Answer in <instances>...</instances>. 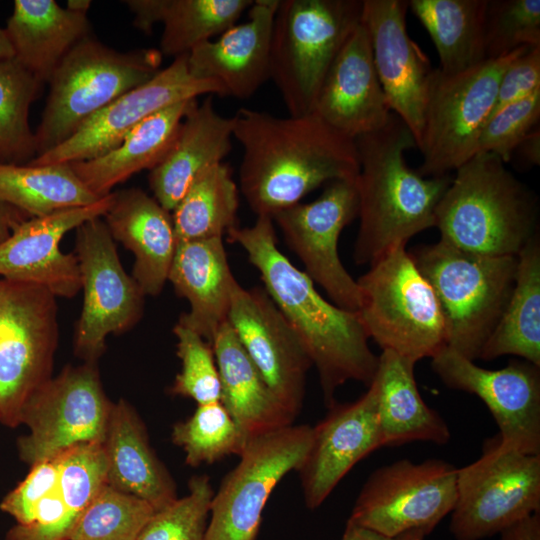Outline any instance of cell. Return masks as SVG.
<instances>
[{
	"instance_id": "8d00e7d4",
	"label": "cell",
	"mask_w": 540,
	"mask_h": 540,
	"mask_svg": "<svg viewBox=\"0 0 540 540\" xmlns=\"http://www.w3.org/2000/svg\"><path fill=\"white\" fill-rule=\"evenodd\" d=\"M253 0H164L162 55L188 54L235 25Z\"/></svg>"
},
{
	"instance_id": "8992f818",
	"label": "cell",
	"mask_w": 540,
	"mask_h": 540,
	"mask_svg": "<svg viewBox=\"0 0 540 540\" xmlns=\"http://www.w3.org/2000/svg\"><path fill=\"white\" fill-rule=\"evenodd\" d=\"M157 49L114 50L91 35L61 61L35 133L36 157L69 139L89 118L161 69Z\"/></svg>"
},
{
	"instance_id": "7dc6e473",
	"label": "cell",
	"mask_w": 540,
	"mask_h": 540,
	"mask_svg": "<svg viewBox=\"0 0 540 540\" xmlns=\"http://www.w3.org/2000/svg\"><path fill=\"white\" fill-rule=\"evenodd\" d=\"M124 3L134 14L133 24L145 33H151L157 23H161L164 0H127Z\"/></svg>"
},
{
	"instance_id": "d590c367",
	"label": "cell",
	"mask_w": 540,
	"mask_h": 540,
	"mask_svg": "<svg viewBox=\"0 0 540 540\" xmlns=\"http://www.w3.org/2000/svg\"><path fill=\"white\" fill-rule=\"evenodd\" d=\"M238 187L225 163L203 172L171 212L177 243L223 238L237 226Z\"/></svg>"
},
{
	"instance_id": "7402d4cb",
	"label": "cell",
	"mask_w": 540,
	"mask_h": 540,
	"mask_svg": "<svg viewBox=\"0 0 540 540\" xmlns=\"http://www.w3.org/2000/svg\"><path fill=\"white\" fill-rule=\"evenodd\" d=\"M312 429L311 446L298 473L305 503L315 509L359 461L383 447L376 383L372 381L353 402L332 404Z\"/></svg>"
},
{
	"instance_id": "8fae6325",
	"label": "cell",
	"mask_w": 540,
	"mask_h": 540,
	"mask_svg": "<svg viewBox=\"0 0 540 540\" xmlns=\"http://www.w3.org/2000/svg\"><path fill=\"white\" fill-rule=\"evenodd\" d=\"M540 512V454L504 445L498 434L482 454L457 468V498L449 530L456 540H482Z\"/></svg>"
},
{
	"instance_id": "c3c4849f",
	"label": "cell",
	"mask_w": 540,
	"mask_h": 540,
	"mask_svg": "<svg viewBox=\"0 0 540 540\" xmlns=\"http://www.w3.org/2000/svg\"><path fill=\"white\" fill-rule=\"evenodd\" d=\"M499 540H540V512L525 516L499 532Z\"/></svg>"
},
{
	"instance_id": "1f68e13d",
	"label": "cell",
	"mask_w": 540,
	"mask_h": 540,
	"mask_svg": "<svg viewBox=\"0 0 540 540\" xmlns=\"http://www.w3.org/2000/svg\"><path fill=\"white\" fill-rule=\"evenodd\" d=\"M197 99L175 103L143 120L111 151L70 164L75 174L102 198L132 175L153 169L171 148L181 122Z\"/></svg>"
},
{
	"instance_id": "52a82bcc",
	"label": "cell",
	"mask_w": 540,
	"mask_h": 540,
	"mask_svg": "<svg viewBox=\"0 0 540 540\" xmlns=\"http://www.w3.org/2000/svg\"><path fill=\"white\" fill-rule=\"evenodd\" d=\"M356 281L359 319L382 351L416 363L447 347L442 307L405 247L375 261Z\"/></svg>"
},
{
	"instance_id": "74e56055",
	"label": "cell",
	"mask_w": 540,
	"mask_h": 540,
	"mask_svg": "<svg viewBox=\"0 0 540 540\" xmlns=\"http://www.w3.org/2000/svg\"><path fill=\"white\" fill-rule=\"evenodd\" d=\"M41 83L14 57L0 60V162L26 164L36 157L29 110Z\"/></svg>"
},
{
	"instance_id": "3957f363",
	"label": "cell",
	"mask_w": 540,
	"mask_h": 540,
	"mask_svg": "<svg viewBox=\"0 0 540 540\" xmlns=\"http://www.w3.org/2000/svg\"><path fill=\"white\" fill-rule=\"evenodd\" d=\"M355 143L360 164L356 179L360 223L354 260L358 265H371L405 247L415 234L435 227L437 204L452 177H425L406 164L404 153L416 143L394 113L383 128L357 137Z\"/></svg>"
},
{
	"instance_id": "f35d334b",
	"label": "cell",
	"mask_w": 540,
	"mask_h": 540,
	"mask_svg": "<svg viewBox=\"0 0 540 540\" xmlns=\"http://www.w3.org/2000/svg\"><path fill=\"white\" fill-rule=\"evenodd\" d=\"M171 439L192 467L239 457L248 442L221 401L197 405L189 418L173 425Z\"/></svg>"
},
{
	"instance_id": "f5cc1de1",
	"label": "cell",
	"mask_w": 540,
	"mask_h": 540,
	"mask_svg": "<svg viewBox=\"0 0 540 540\" xmlns=\"http://www.w3.org/2000/svg\"><path fill=\"white\" fill-rule=\"evenodd\" d=\"M14 57L12 45L8 39L5 28H0V60Z\"/></svg>"
},
{
	"instance_id": "7bdbcfd3",
	"label": "cell",
	"mask_w": 540,
	"mask_h": 540,
	"mask_svg": "<svg viewBox=\"0 0 540 540\" xmlns=\"http://www.w3.org/2000/svg\"><path fill=\"white\" fill-rule=\"evenodd\" d=\"M173 333L181 370L170 392L193 399L197 405L220 401V376L211 343L179 320Z\"/></svg>"
},
{
	"instance_id": "ab89813d",
	"label": "cell",
	"mask_w": 540,
	"mask_h": 540,
	"mask_svg": "<svg viewBox=\"0 0 540 540\" xmlns=\"http://www.w3.org/2000/svg\"><path fill=\"white\" fill-rule=\"evenodd\" d=\"M155 512L145 500L106 484L81 515L70 540H137Z\"/></svg>"
},
{
	"instance_id": "e575fe53",
	"label": "cell",
	"mask_w": 540,
	"mask_h": 540,
	"mask_svg": "<svg viewBox=\"0 0 540 540\" xmlns=\"http://www.w3.org/2000/svg\"><path fill=\"white\" fill-rule=\"evenodd\" d=\"M100 199L80 180L70 164L0 162V202L30 218L88 206Z\"/></svg>"
},
{
	"instance_id": "db71d44e",
	"label": "cell",
	"mask_w": 540,
	"mask_h": 540,
	"mask_svg": "<svg viewBox=\"0 0 540 540\" xmlns=\"http://www.w3.org/2000/svg\"><path fill=\"white\" fill-rule=\"evenodd\" d=\"M90 6V0H69L67 1L66 8L75 12L87 13Z\"/></svg>"
},
{
	"instance_id": "7c38bea8",
	"label": "cell",
	"mask_w": 540,
	"mask_h": 540,
	"mask_svg": "<svg viewBox=\"0 0 540 540\" xmlns=\"http://www.w3.org/2000/svg\"><path fill=\"white\" fill-rule=\"evenodd\" d=\"M312 434L309 425L291 424L249 439L214 492L204 540H256L272 491L289 472H298Z\"/></svg>"
},
{
	"instance_id": "d6986e66",
	"label": "cell",
	"mask_w": 540,
	"mask_h": 540,
	"mask_svg": "<svg viewBox=\"0 0 540 540\" xmlns=\"http://www.w3.org/2000/svg\"><path fill=\"white\" fill-rule=\"evenodd\" d=\"M227 321L270 391L295 418L313 365L290 324L264 288L245 289L238 282Z\"/></svg>"
},
{
	"instance_id": "f546056e",
	"label": "cell",
	"mask_w": 540,
	"mask_h": 540,
	"mask_svg": "<svg viewBox=\"0 0 540 540\" xmlns=\"http://www.w3.org/2000/svg\"><path fill=\"white\" fill-rule=\"evenodd\" d=\"M415 362L382 351L373 381L377 386V413L383 447L414 441L448 443L450 430L420 395L414 376Z\"/></svg>"
},
{
	"instance_id": "277c9868",
	"label": "cell",
	"mask_w": 540,
	"mask_h": 540,
	"mask_svg": "<svg viewBox=\"0 0 540 540\" xmlns=\"http://www.w3.org/2000/svg\"><path fill=\"white\" fill-rule=\"evenodd\" d=\"M437 204L441 241L488 256H518L538 233L536 196L495 154L478 153L455 170Z\"/></svg>"
},
{
	"instance_id": "d4e9b609",
	"label": "cell",
	"mask_w": 540,
	"mask_h": 540,
	"mask_svg": "<svg viewBox=\"0 0 540 540\" xmlns=\"http://www.w3.org/2000/svg\"><path fill=\"white\" fill-rule=\"evenodd\" d=\"M103 217L113 239L134 254L132 277L144 295H159L177 246L171 212L134 187L114 192Z\"/></svg>"
},
{
	"instance_id": "f6af8a7d",
	"label": "cell",
	"mask_w": 540,
	"mask_h": 540,
	"mask_svg": "<svg viewBox=\"0 0 540 540\" xmlns=\"http://www.w3.org/2000/svg\"><path fill=\"white\" fill-rule=\"evenodd\" d=\"M59 455L31 466L27 476L0 502L2 512L13 517L16 524L32 522L39 503L58 485Z\"/></svg>"
},
{
	"instance_id": "4316f807",
	"label": "cell",
	"mask_w": 540,
	"mask_h": 540,
	"mask_svg": "<svg viewBox=\"0 0 540 540\" xmlns=\"http://www.w3.org/2000/svg\"><path fill=\"white\" fill-rule=\"evenodd\" d=\"M168 281L189 303V311L178 320L211 343L228 320L238 282L228 263L223 238L177 243Z\"/></svg>"
},
{
	"instance_id": "ee69618b",
	"label": "cell",
	"mask_w": 540,
	"mask_h": 540,
	"mask_svg": "<svg viewBox=\"0 0 540 540\" xmlns=\"http://www.w3.org/2000/svg\"><path fill=\"white\" fill-rule=\"evenodd\" d=\"M540 117V89L512 103L485 124L478 140V153H492L504 163L512 159L519 143L535 128Z\"/></svg>"
},
{
	"instance_id": "83f0119b",
	"label": "cell",
	"mask_w": 540,
	"mask_h": 540,
	"mask_svg": "<svg viewBox=\"0 0 540 540\" xmlns=\"http://www.w3.org/2000/svg\"><path fill=\"white\" fill-rule=\"evenodd\" d=\"M103 449L107 485L145 500L155 511L178 498L175 482L152 449L141 418L124 399L112 404Z\"/></svg>"
},
{
	"instance_id": "836d02e7",
	"label": "cell",
	"mask_w": 540,
	"mask_h": 540,
	"mask_svg": "<svg viewBox=\"0 0 540 540\" xmlns=\"http://www.w3.org/2000/svg\"><path fill=\"white\" fill-rule=\"evenodd\" d=\"M488 0H410L408 6L429 33L445 75L486 60L484 19Z\"/></svg>"
},
{
	"instance_id": "e0dca14e",
	"label": "cell",
	"mask_w": 540,
	"mask_h": 540,
	"mask_svg": "<svg viewBox=\"0 0 540 540\" xmlns=\"http://www.w3.org/2000/svg\"><path fill=\"white\" fill-rule=\"evenodd\" d=\"M206 94L225 96L218 83L191 75L187 54L178 56L149 81L124 93L89 118L65 142L28 163L72 164L97 158L117 147L149 116Z\"/></svg>"
},
{
	"instance_id": "4fadbf2b",
	"label": "cell",
	"mask_w": 540,
	"mask_h": 540,
	"mask_svg": "<svg viewBox=\"0 0 540 540\" xmlns=\"http://www.w3.org/2000/svg\"><path fill=\"white\" fill-rule=\"evenodd\" d=\"M112 404L96 363L64 367L23 406L20 425L28 433L17 439L20 460L31 467L74 446L103 442Z\"/></svg>"
},
{
	"instance_id": "ffe728a7",
	"label": "cell",
	"mask_w": 540,
	"mask_h": 540,
	"mask_svg": "<svg viewBox=\"0 0 540 540\" xmlns=\"http://www.w3.org/2000/svg\"><path fill=\"white\" fill-rule=\"evenodd\" d=\"M408 8L405 0H363L361 23L390 110L409 128L417 147L435 68L407 33Z\"/></svg>"
},
{
	"instance_id": "816d5d0a",
	"label": "cell",
	"mask_w": 540,
	"mask_h": 540,
	"mask_svg": "<svg viewBox=\"0 0 540 540\" xmlns=\"http://www.w3.org/2000/svg\"><path fill=\"white\" fill-rule=\"evenodd\" d=\"M341 540H394L370 529L347 521Z\"/></svg>"
},
{
	"instance_id": "ac0fdd59",
	"label": "cell",
	"mask_w": 540,
	"mask_h": 540,
	"mask_svg": "<svg viewBox=\"0 0 540 540\" xmlns=\"http://www.w3.org/2000/svg\"><path fill=\"white\" fill-rule=\"evenodd\" d=\"M431 367L447 387L474 394L486 404L504 445L540 454L539 366L511 360L504 368L489 370L445 347Z\"/></svg>"
},
{
	"instance_id": "2e32d148",
	"label": "cell",
	"mask_w": 540,
	"mask_h": 540,
	"mask_svg": "<svg viewBox=\"0 0 540 540\" xmlns=\"http://www.w3.org/2000/svg\"><path fill=\"white\" fill-rule=\"evenodd\" d=\"M357 216L356 180H335L314 201L300 202L272 218L310 279L332 303L353 312L359 308V288L341 262L338 240Z\"/></svg>"
},
{
	"instance_id": "30bf717a",
	"label": "cell",
	"mask_w": 540,
	"mask_h": 540,
	"mask_svg": "<svg viewBox=\"0 0 540 540\" xmlns=\"http://www.w3.org/2000/svg\"><path fill=\"white\" fill-rule=\"evenodd\" d=\"M56 296L0 278V423L20 425L23 406L52 377L59 339Z\"/></svg>"
},
{
	"instance_id": "f907efd6",
	"label": "cell",
	"mask_w": 540,
	"mask_h": 540,
	"mask_svg": "<svg viewBox=\"0 0 540 540\" xmlns=\"http://www.w3.org/2000/svg\"><path fill=\"white\" fill-rule=\"evenodd\" d=\"M29 218L19 209L0 202V244L11 235L19 224Z\"/></svg>"
},
{
	"instance_id": "9a60e30c",
	"label": "cell",
	"mask_w": 540,
	"mask_h": 540,
	"mask_svg": "<svg viewBox=\"0 0 540 540\" xmlns=\"http://www.w3.org/2000/svg\"><path fill=\"white\" fill-rule=\"evenodd\" d=\"M83 306L74 331V353L84 362L96 363L110 334H121L142 317L144 293L126 273L113 237L102 217L76 228Z\"/></svg>"
},
{
	"instance_id": "4dcf8cb0",
	"label": "cell",
	"mask_w": 540,
	"mask_h": 540,
	"mask_svg": "<svg viewBox=\"0 0 540 540\" xmlns=\"http://www.w3.org/2000/svg\"><path fill=\"white\" fill-rule=\"evenodd\" d=\"M221 383V403L247 440L293 424L225 322L211 341Z\"/></svg>"
},
{
	"instance_id": "f1b7e54d",
	"label": "cell",
	"mask_w": 540,
	"mask_h": 540,
	"mask_svg": "<svg viewBox=\"0 0 540 540\" xmlns=\"http://www.w3.org/2000/svg\"><path fill=\"white\" fill-rule=\"evenodd\" d=\"M14 58L41 84L48 83L64 57L90 36L86 13L54 0H15L5 27Z\"/></svg>"
},
{
	"instance_id": "cb8c5ba5",
	"label": "cell",
	"mask_w": 540,
	"mask_h": 540,
	"mask_svg": "<svg viewBox=\"0 0 540 540\" xmlns=\"http://www.w3.org/2000/svg\"><path fill=\"white\" fill-rule=\"evenodd\" d=\"M279 0H254L248 20L187 54L192 76L218 83L225 96L251 97L270 79V46Z\"/></svg>"
},
{
	"instance_id": "9c48e42d",
	"label": "cell",
	"mask_w": 540,
	"mask_h": 540,
	"mask_svg": "<svg viewBox=\"0 0 540 540\" xmlns=\"http://www.w3.org/2000/svg\"><path fill=\"white\" fill-rule=\"evenodd\" d=\"M528 48L523 46L508 55L486 59L455 75H445L435 68L417 146L423 155L418 171L421 175H448L476 154L500 79L507 66Z\"/></svg>"
},
{
	"instance_id": "6da1fadb",
	"label": "cell",
	"mask_w": 540,
	"mask_h": 540,
	"mask_svg": "<svg viewBox=\"0 0 540 540\" xmlns=\"http://www.w3.org/2000/svg\"><path fill=\"white\" fill-rule=\"evenodd\" d=\"M233 118L243 149L240 189L257 216L273 218L325 183L358 177L355 139L314 112L282 118L241 108Z\"/></svg>"
},
{
	"instance_id": "7a4b0ae2",
	"label": "cell",
	"mask_w": 540,
	"mask_h": 540,
	"mask_svg": "<svg viewBox=\"0 0 540 540\" xmlns=\"http://www.w3.org/2000/svg\"><path fill=\"white\" fill-rule=\"evenodd\" d=\"M227 236L246 252L264 290L301 341L317 369L327 406L335 403L336 390L347 381L369 386L378 357L368 345L358 313L326 300L310 277L279 250L273 219L257 216L253 225L236 226Z\"/></svg>"
},
{
	"instance_id": "603a6c76",
	"label": "cell",
	"mask_w": 540,
	"mask_h": 540,
	"mask_svg": "<svg viewBox=\"0 0 540 540\" xmlns=\"http://www.w3.org/2000/svg\"><path fill=\"white\" fill-rule=\"evenodd\" d=\"M312 112L352 139L380 130L389 121L392 113L361 22L328 70Z\"/></svg>"
},
{
	"instance_id": "484cf974",
	"label": "cell",
	"mask_w": 540,
	"mask_h": 540,
	"mask_svg": "<svg viewBox=\"0 0 540 540\" xmlns=\"http://www.w3.org/2000/svg\"><path fill=\"white\" fill-rule=\"evenodd\" d=\"M233 129L234 118L220 115L211 95L191 107L168 153L149 173L162 207L172 212L198 176L222 163L232 149Z\"/></svg>"
},
{
	"instance_id": "d6a6232c",
	"label": "cell",
	"mask_w": 540,
	"mask_h": 540,
	"mask_svg": "<svg viewBox=\"0 0 540 540\" xmlns=\"http://www.w3.org/2000/svg\"><path fill=\"white\" fill-rule=\"evenodd\" d=\"M514 355L540 367V238L537 233L518 254L514 286L479 359Z\"/></svg>"
},
{
	"instance_id": "bcb514c9",
	"label": "cell",
	"mask_w": 540,
	"mask_h": 540,
	"mask_svg": "<svg viewBox=\"0 0 540 540\" xmlns=\"http://www.w3.org/2000/svg\"><path fill=\"white\" fill-rule=\"evenodd\" d=\"M538 89H540V46L528 48L507 66L498 85L491 116Z\"/></svg>"
},
{
	"instance_id": "5bb4252c",
	"label": "cell",
	"mask_w": 540,
	"mask_h": 540,
	"mask_svg": "<svg viewBox=\"0 0 540 540\" xmlns=\"http://www.w3.org/2000/svg\"><path fill=\"white\" fill-rule=\"evenodd\" d=\"M457 468L440 459L397 460L375 470L348 521L395 539L411 530L429 535L452 512Z\"/></svg>"
},
{
	"instance_id": "5b68a950",
	"label": "cell",
	"mask_w": 540,
	"mask_h": 540,
	"mask_svg": "<svg viewBox=\"0 0 540 540\" xmlns=\"http://www.w3.org/2000/svg\"><path fill=\"white\" fill-rule=\"evenodd\" d=\"M409 253L442 307L447 347L479 359L512 292L518 256L476 254L441 240Z\"/></svg>"
},
{
	"instance_id": "ba28073f",
	"label": "cell",
	"mask_w": 540,
	"mask_h": 540,
	"mask_svg": "<svg viewBox=\"0 0 540 540\" xmlns=\"http://www.w3.org/2000/svg\"><path fill=\"white\" fill-rule=\"evenodd\" d=\"M363 0H279L270 46V79L290 116L312 113L322 82L360 24Z\"/></svg>"
},
{
	"instance_id": "11a10c76",
	"label": "cell",
	"mask_w": 540,
	"mask_h": 540,
	"mask_svg": "<svg viewBox=\"0 0 540 540\" xmlns=\"http://www.w3.org/2000/svg\"><path fill=\"white\" fill-rule=\"evenodd\" d=\"M425 536L427 535L421 530H411L399 535L394 540H424Z\"/></svg>"
},
{
	"instance_id": "681fc988",
	"label": "cell",
	"mask_w": 540,
	"mask_h": 540,
	"mask_svg": "<svg viewBox=\"0 0 540 540\" xmlns=\"http://www.w3.org/2000/svg\"><path fill=\"white\" fill-rule=\"evenodd\" d=\"M518 158L527 166L540 164V131L533 129L515 148Z\"/></svg>"
},
{
	"instance_id": "60d3db41",
	"label": "cell",
	"mask_w": 540,
	"mask_h": 540,
	"mask_svg": "<svg viewBox=\"0 0 540 540\" xmlns=\"http://www.w3.org/2000/svg\"><path fill=\"white\" fill-rule=\"evenodd\" d=\"M540 46L539 0H488L484 19L486 59Z\"/></svg>"
},
{
	"instance_id": "44dd1931",
	"label": "cell",
	"mask_w": 540,
	"mask_h": 540,
	"mask_svg": "<svg viewBox=\"0 0 540 540\" xmlns=\"http://www.w3.org/2000/svg\"><path fill=\"white\" fill-rule=\"evenodd\" d=\"M114 192L94 204L33 217L19 224L0 244V277L43 286L56 297L71 298L81 290L77 256L64 253V235L84 222L103 217Z\"/></svg>"
},
{
	"instance_id": "b9f144b4",
	"label": "cell",
	"mask_w": 540,
	"mask_h": 540,
	"mask_svg": "<svg viewBox=\"0 0 540 540\" xmlns=\"http://www.w3.org/2000/svg\"><path fill=\"white\" fill-rule=\"evenodd\" d=\"M214 490L207 475H195L188 493L156 511L137 540H204Z\"/></svg>"
}]
</instances>
